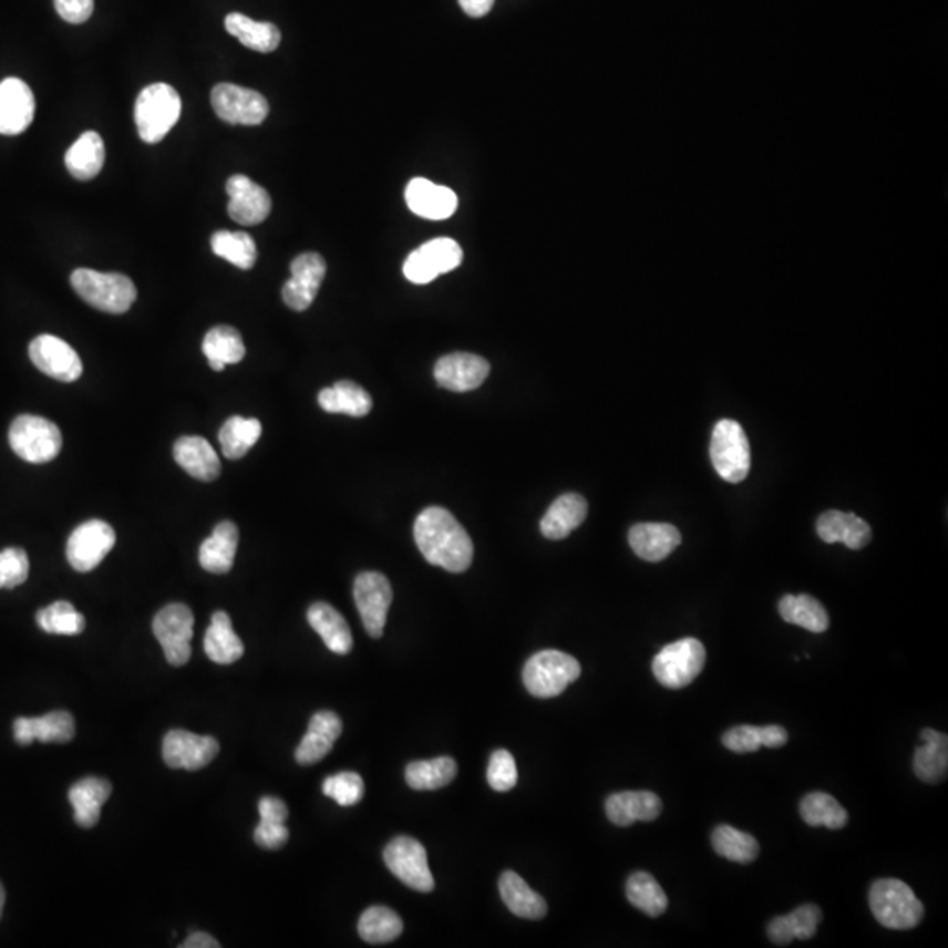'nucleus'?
<instances>
[{
	"instance_id": "f257e3e1",
	"label": "nucleus",
	"mask_w": 948,
	"mask_h": 948,
	"mask_svg": "<svg viewBox=\"0 0 948 948\" xmlns=\"http://www.w3.org/2000/svg\"><path fill=\"white\" fill-rule=\"evenodd\" d=\"M416 546L432 566L464 573L473 563V542L449 509L431 506L415 521Z\"/></svg>"
},
{
	"instance_id": "f03ea898",
	"label": "nucleus",
	"mask_w": 948,
	"mask_h": 948,
	"mask_svg": "<svg viewBox=\"0 0 948 948\" xmlns=\"http://www.w3.org/2000/svg\"><path fill=\"white\" fill-rule=\"evenodd\" d=\"M74 292L92 308L104 313L122 315L136 302V285L120 272H99L94 269H76L71 275Z\"/></svg>"
},
{
	"instance_id": "7ed1b4c3",
	"label": "nucleus",
	"mask_w": 948,
	"mask_h": 948,
	"mask_svg": "<svg viewBox=\"0 0 948 948\" xmlns=\"http://www.w3.org/2000/svg\"><path fill=\"white\" fill-rule=\"evenodd\" d=\"M869 908L882 926L896 931L914 929L924 917V905L910 885L896 878H882L872 885Z\"/></svg>"
},
{
	"instance_id": "20e7f679",
	"label": "nucleus",
	"mask_w": 948,
	"mask_h": 948,
	"mask_svg": "<svg viewBox=\"0 0 948 948\" xmlns=\"http://www.w3.org/2000/svg\"><path fill=\"white\" fill-rule=\"evenodd\" d=\"M182 99L167 83H153L141 92L134 110L137 132L144 143H161L178 123Z\"/></svg>"
},
{
	"instance_id": "39448f33",
	"label": "nucleus",
	"mask_w": 948,
	"mask_h": 948,
	"mask_svg": "<svg viewBox=\"0 0 948 948\" xmlns=\"http://www.w3.org/2000/svg\"><path fill=\"white\" fill-rule=\"evenodd\" d=\"M581 666L575 657L559 650H543L525 662L524 686L534 698L550 699L563 694L580 678Z\"/></svg>"
},
{
	"instance_id": "423d86ee",
	"label": "nucleus",
	"mask_w": 948,
	"mask_h": 948,
	"mask_svg": "<svg viewBox=\"0 0 948 948\" xmlns=\"http://www.w3.org/2000/svg\"><path fill=\"white\" fill-rule=\"evenodd\" d=\"M62 443L60 429L43 416L20 415L9 429V445L18 457L30 464L53 461Z\"/></svg>"
},
{
	"instance_id": "0eeeda50",
	"label": "nucleus",
	"mask_w": 948,
	"mask_h": 948,
	"mask_svg": "<svg viewBox=\"0 0 948 948\" xmlns=\"http://www.w3.org/2000/svg\"><path fill=\"white\" fill-rule=\"evenodd\" d=\"M707 664V650L695 638L666 645L652 662L653 677L666 689H683L694 682Z\"/></svg>"
},
{
	"instance_id": "6e6552de",
	"label": "nucleus",
	"mask_w": 948,
	"mask_h": 948,
	"mask_svg": "<svg viewBox=\"0 0 948 948\" xmlns=\"http://www.w3.org/2000/svg\"><path fill=\"white\" fill-rule=\"evenodd\" d=\"M710 457L720 478L740 483L749 476L750 445L745 431L734 420H720L711 434Z\"/></svg>"
},
{
	"instance_id": "1a4fd4ad",
	"label": "nucleus",
	"mask_w": 948,
	"mask_h": 948,
	"mask_svg": "<svg viewBox=\"0 0 948 948\" xmlns=\"http://www.w3.org/2000/svg\"><path fill=\"white\" fill-rule=\"evenodd\" d=\"M153 635L162 645L171 666L179 668L190 661L194 614L187 605L173 602L162 608L153 618Z\"/></svg>"
},
{
	"instance_id": "9d476101",
	"label": "nucleus",
	"mask_w": 948,
	"mask_h": 948,
	"mask_svg": "<svg viewBox=\"0 0 948 948\" xmlns=\"http://www.w3.org/2000/svg\"><path fill=\"white\" fill-rule=\"evenodd\" d=\"M464 259V251L455 239L436 237L416 248L404 260L403 272L411 284L427 285L437 276L457 269Z\"/></svg>"
},
{
	"instance_id": "9b49d317",
	"label": "nucleus",
	"mask_w": 948,
	"mask_h": 948,
	"mask_svg": "<svg viewBox=\"0 0 948 948\" xmlns=\"http://www.w3.org/2000/svg\"><path fill=\"white\" fill-rule=\"evenodd\" d=\"M383 859L387 868L411 889L419 893L434 890V877L429 868L427 852L422 843L410 836H399L387 845Z\"/></svg>"
},
{
	"instance_id": "f8f14e48",
	"label": "nucleus",
	"mask_w": 948,
	"mask_h": 948,
	"mask_svg": "<svg viewBox=\"0 0 948 948\" xmlns=\"http://www.w3.org/2000/svg\"><path fill=\"white\" fill-rule=\"evenodd\" d=\"M216 116L230 125H260L269 115V102L259 92L234 83H220L212 92Z\"/></svg>"
},
{
	"instance_id": "ddd939ff",
	"label": "nucleus",
	"mask_w": 948,
	"mask_h": 948,
	"mask_svg": "<svg viewBox=\"0 0 948 948\" xmlns=\"http://www.w3.org/2000/svg\"><path fill=\"white\" fill-rule=\"evenodd\" d=\"M353 597L368 635L381 638L394 597L389 578L377 571L360 573L353 585Z\"/></svg>"
},
{
	"instance_id": "4468645a",
	"label": "nucleus",
	"mask_w": 948,
	"mask_h": 948,
	"mask_svg": "<svg viewBox=\"0 0 948 948\" xmlns=\"http://www.w3.org/2000/svg\"><path fill=\"white\" fill-rule=\"evenodd\" d=\"M115 543V529L107 522L89 521L72 530L65 554L72 569L90 573L104 560Z\"/></svg>"
},
{
	"instance_id": "2eb2a0df",
	"label": "nucleus",
	"mask_w": 948,
	"mask_h": 948,
	"mask_svg": "<svg viewBox=\"0 0 948 948\" xmlns=\"http://www.w3.org/2000/svg\"><path fill=\"white\" fill-rule=\"evenodd\" d=\"M218 752H220V743L216 738L199 736L183 729L169 731L162 745L164 761L173 770H203L218 755Z\"/></svg>"
},
{
	"instance_id": "dca6fc26",
	"label": "nucleus",
	"mask_w": 948,
	"mask_h": 948,
	"mask_svg": "<svg viewBox=\"0 0 948 948\" xmlns=\"http://www.w3.org/2000/svg\"><path fill=\"white\" fill-rule=\"evenodd\" d=\"M30 360L32 364L53 380L71 383L83 373L80 356L71 344L56 336L41 334L30 343Z\"/></svg>"
},
{
	"instance_id": "f3484780",
	"label": "nucleus",
	"mask_w": 948,
	"mask_h": 948,
	"mask_svg": "<svg viewBox=\"0 0 948 948\" xmlns=\"http://www.w3.org/2000/svg\"><path fill=\"white\" fill-rule=\"evenodd\" d=\"M292 278L284 285L281 296L285 305L293 311H306L317 299L318 290L326 278L327 264L322 255L308 251L290 264Z\"/></svg>"
},
{
	"instance_id": "a211bd4d",
	"label": "nucleus",
	"mask_w": 948,
	"mask_h": 948,
	"mask_svg": "<svg viewBox=\"0 0 948 948\" xmlns=\"http://www.w3.org/2000/svg\"><path fill=\"white\" fill-rule=\"evenodd\" d=\"M229 194V216L246 227L262 224L271 213V195L245 174H234L227 182Z\"/></svg>"
},
{
	"instance_id": "6ab92c4d",
	"label": "nucleus",
	"mask_w": 948,
	"mask_h": 948,
	"mask_svg": "<svg viewBox=\"0 0 948 948\" xmlns=\"http://www.w3.org/2000/svg\"><path fill=\"white\" fill-rule=\"evenodd\" d=\"M35 99L25 81L6 78L0 83V134L18 136L34 122Z\"/></svg>"
},
{
	"instance_id": "aec40b11",
	"label": "nucleus",
	"mask_w": 948,
	"mask_h": 948,
	"mask_svg": "<svg viewBox=\"0 0 948 948\" xmlns=\"http://www.w3.org/2000/svg\"><path fill=\"white\" fill-rule=\"evenodd\" d=\"M491 373V364L474 353H450L441 357L434 368L436 383L452 392L478 389Z\"/></svg>"
},
{
	"instance_id": "412c9836",
	"label": "nucleus",
	"mask_w": 948,
	"mask_h": 948,
	"mask_svg": "<svg viewBox=\"0 0 948 948\" xmlns=\"http://www.w3.org/2000/svg\"><path fill=\"white\" fill-rule=\"evenodd\" d=\"M404 197L408 208L427 220H446L457 212V194L452 188L436 185L425 178L411 179Z\"/></svg>"
},
{
	"instance_id": "4be33fe9",
	"label": "nucleus",
	"mask_w": 948,
	"mask_h": 948,
	"mask_svg": "<svg viewBox=\"0 0 948 948\" xmlns=\"http://www.w3.org/2000/svg\"><path fill=\"white\" fill-rule=\"evenodd\" d=\"M606 815L615 826L629 827L635 822H652L662 813L661 797L650 791H626L606 800Z\"/></svg>"
},
{
	"instance_id": "5701e85b",
	"label": "nucleus",
	"mask_w": 948,
	"mask_h": 948,
	"mask_svg": "<svg viewBox=\"0 0 948 948\" xmlns=\"http://www.w3.org/2000/svg\"><path fill=\"white\" fill-rule=\"evenodd\" d=\"M13 731L14 740L23 746L30 745L32 741L68 743L76 734V724L69 711H51L38 719L20 717L14 720Z\"/></svg>"
},
{
	"instance_id": "b1692460",
	"label": "nucleus",
	"mask_w": 948,
	"mask_h": 948,
	"mask_svg": "<svg viewBox=\"0 0 948 948\" xmlns=\"http://www.w3.org/2000/svg\"><path fill=\"white\" fill-rule=\"evenodd\" d=\"M341 733H343V722L336 713L318 711L311 717L308 733L297 746L296 761L301 766H311L322 761L331 752Z\"/></svg>"
},
{
	"instance_id": "393cba45",
	"label": "nucleus",
	"mask_w": 948,
	"mask_h": 948,
	"mask_svg": "<svg viewBox=\"0 0 948 948\" xmlns=\"http://www.w3.org/2000/svg\"><path fill=\"white\" fill-rule=\"evenodd\" d=\"M682 534L671 524H636L629 530V545L640 559L661 563L677 550Z\"/></svg>"
},
{
	"instance_id": "a878e982",
	"label": "nucleus",
	"mask_w": 948,
	"mask_h": 948,
	"mask_svg": "<svg viewBox=\"0 0 948 948\" xmlns=\"http://www.w3.org/2000/svg\"><path fill=\"white\" fill-rule=\"evenodd\" d=\"M174 461L192 478L213 482L220 476L221 464L209 441L200 436H183L174 443Z\"/></svg>"
},
{
	"instance_id": "bb28decb",
	"label": "nucleus",
	"mask_w": 948,
	"mask_h": 948,
	"mask_svg": "<svg viewBox=\"0 0 948 948\" xmlns=\"http://www.w3.org/2000/svg\"><path fill=\"white\" fill-rule=\"evenodd\" d=\"M817 534L822 542L843 543L851 550H861L872 542V527L863 518L836 509L821 515Z\"/></svg>"
},
{
	"instance_id": "cd10ccee",
	"label": "nucleus",
	"mask_w": 948,
	"mask_h": 948,
	"mask_svg": "<svg viewBox=\"0 0 948 948\" xmlns=\"http://www.w3.org/2000/svg\"><path fill=\"white\" fill-rule=\"evenodd\" d=\"M239 530L234 522L225 521L216 525L212 536L204 539L199 550V563L203 569L213 575L229 573L236 559Z\"/></svg>"
},
{
	"instance_id": "c85d7f7f",
	"label": "nucleus",
	"mask_w": 948,
	"mask_h": 948,
	"mask_svg": "<svg viewBox=\"0 0 948 948\" xmlns=\"http://www.w3.org/2000/svg\"><path fill=\"white\" fill-rule=\"evenodd\" d=\"M587 501L580 494H564L559 499H555L545 517L542 518L539 529L543 536L548 539L568 538L569 534L580 527L587 518Z\"/></svg>"
},
{
	"instance_id": "c756f323",
	"label": "nucleus",
	"mask_w": 948,
	"mask_h": 948,
	"mask_svg": "<svg viewBox=\"0 0 948 948\" xmlns=\"http://www.w3.org/2000/svg\"><path fill=\"white\" fill-rule=\"evenodd\" d=\"M111 791L113 787L107 780L95 779V776L80 780L72 785L69 791V801L74 808V821L78 826L85 830L97 826L102 805L110 800Z\"/></svg>"
},
{
	"instance_id": "7c9ffc66",
	"label": "nucleus",
	"mask_w": 948,
	"mask_h": 948,
	"mask_svg": "<svg viewBox=\"0 0 948 948\" xmlns=\"http://www.w3.org/2000/svg\"><path fill=\"white\" fill-rule=\"evenodd\" d=\"M309 626L320 635L331 652L347 656L352 652L353 638L343 615L327 602H315L308 610Z\"/></svg>"
},
{
	"instance_id": "2f4dec72",
	"label": "nucleus",
	"mask_w": 948,
	"mask_h": 948,
	"mask_svg": "<svg viewBox=\"0 0 948 948\" xmlns=\"http://www.w3.org/2000/svg\"><path fill=\"white\" fill-rule=\"evenodd\" d=\"M822 920V910L817 905H803L789 915H780L767 924V936L779 947L791 945L792 940H810L817 932Z\"/></svg>"
},
{
	"instance_id": "473e14b6",
	"label": "nucleus",
	"mask_w": 948,
	"mask_h": 948,
	"mask_svg": "<svg viewBox=\"0 0 948 948\" xmlns=\"http://www.w3.org/2000/svg\"><path fill=\"white\" fill-rule=\"evenodd\" d=\"M923 745L917 746L914 755V773L926 783H940L947 779L948 738L935 729H924L920 733Z\"/></svg>"
},
{
	"instance_id": "72a5a7b5",
	"label": "nucleus",
	"mask_w": 948,
	"mask_h": 948,
	"mask_svg": "<svg viewBox=\"0 0 948 948\" xmlns=\"http://www.w3.org/2000/svg\"><path fill=\"white\" fill-rule=\"evenodd\" d=\"M104 161H106L104 141L94 131L81 134L65 153V167H68L72 178L80 179V182L94 179L101 173Z\"/></svg>"
},
{
	"instance_id": "f704fd0d",
	"label": "nucleus",
	"mask_w": 948,
	"mask_h": 948,
	"mask_svg": "<svg viewBox=\"0 0 948 948\" xmlns=\"http://www.w3.org/2000/svg\"><path fill=\"white\" fill-rule=\"evenodd\" d=\"M204 652L213 662L221 666L239 661L245 653V645L234 632L230 617L225 611L213 614L212 624L204 636Z\"/></svg>"
},
{
	"instance_id": "c9c22d12",
	"label": "nucleus",
	"mask_w": 948,
	"mask_h": 948,
	"mask_svg": "<svg viewBox=\"0 0 948 948\" xmlns=\"http://www.w3.org/2000/svg\"><path fill=\"white\" fill-rule=\"evenodd\" d=\"M499 893L504 905L522 919L539 920L548 911L545 899L515 872H504L499 878Z\"/></svg>"
},
{
	"instance_id": "e433bc0d",
	"label": "nucleus",
	"mask_w": 948,
	"mask_h": 948,
	"mask_svg": "<svg viewBox=\"0 0 948 948\" xmlns=\"http://www.w3.org/2000/svg\"><path fill=\"white\" fill-rule=\"evenodd\" d=\"M225 29L239 41L243 47L260 53H271L280 47L281 32L269 22H255L241 13H230L225 18Z\"/></svg>"
},
{
	"instance_id": "4c0bfd02",
	"label": "nucleus",
	"mask_w": 948,
	"mask_h": 948,
	"mask_svg": "<svg viewBox=\"0 0 948 948\" xmlns=\"http://www.w3.org/2000/svg\"><path fill=\"white\" fill-rule=\"evenodd\" d=\"M318 404L327 413L365 416L373 408V399L353 381H338L318 394Z\"/></svg>"
},
{
	"instance_id": "58836bf2",
	"label": "nucleus",
	"mask_w": 948,
	"mask_h": 948,
	"mask_svg": "<svg viewBox=\"0 0 948 948\" xmlns=\"http://www.w3.org/2000/svg\"><path fill=\"white\" fill-rule=\"evenodd\" d=\"M203 353L213 371H224L225 365L237 364L245 359L246 348L239 331L234 327L218 326L204 336Z\"/></svg>"
},
{
	"instance_id": "ea45409f",
	"label": "nucleus",
	"mask_w": 948,
	"mask_h": 948,
	"mask_svg": "<svg viewBox=\"0 0 948 948\" xmlns=\"http://www.w3.org/2000/svg\"><path fill=\"white\" fill-rule=\"evenodd\" d=\"M779 611L785 622L803 627L806 631L821 635L830 629V615L826 608L808 594L783 596Z\"/></svg>"
},
{
	"instance_id": "a19ab883",
	"label": "nucleus",
	"mask_w": 948,
	"mask_h": 948,
	"mask_svg": "<svg viewBox=\"0 0 948 948\" xmlns=\"http://www.w3.org/2000/svg\"><path fill=\"white\" fill-rule=\"evenodd\" d=\"M260 436H262V424L259 420L245 419V416H230L218 432L221 453L230 461L245 457Z\"/></svg>"
},
{
	"instance_id": "79ce46f5",
	"label": "nucleus",
	"mask_w": 948,
	"mask_h": 948,
	"mask_svg": "<svg viewBox=\"0 0 948 948\" xmlns=\"http://www.w3.org/2000/svg\"><path fill=\"white\" fill-rule=\"evenodd\" d=\"M801 818L812 827H827V830H843L847 826V810L839 805L836 797L826 792H812L803 797L800 803Z\"/></svg>"
},
{
	"instance_id": "37998d69",
	"label": "nucleus",
	"mask_w": 948,
	"mask_h": 948,
	"mask_svg": "<svg viewBox=\"0 0 948 948\" xmlns=\"http://www.w3.org/2000/svg\"><path fill=\"white\" fill-rule=\"evenodd\" d=\"M457 776V762L452 758L429 759L408 764L406 782L415 791H437Z\"/></svg>"
},
{
	"instance_id": "c03bdc74",
	"label": "nucleus",
	"mask_w": 948,
	"mask_h": 948,
	"mask_svg": "<svg viewBox=\"0 0 948 948\" xmlns=\"http://www.w3.org/2000/svg\"><path fill=\"white\" fill-rule=\"evenodd\" d=\"M627 899L648 917H661L668 910V896L647 872L632 873L626 885Z\"/></svg>"
},
{
	"instance_id": "a18cd8bd",
	"label": "nucleus",
	"mask_w": 948,
	"mask_h": 948,
	"mask_svg": "<svg viewBox=\"0 0 948 948\" xmlns=\"http://www.w3.org/2000/svg\"><path fill=\"white\" fill-rule=\"evenodd\" d=\"M711 847L720 857L740 864L754 863L761 852L759 842L752 834L731 826L715 827L711 834Z\"/></svg>"
},
{
	"instance_id": "49530a36",
	"label": "nucleus",
	"mask_w": 948,
	"mask_h": 948,
	"mask_svg": "<svg viewBox=\"0 0 948 948\" xmlns=\"http://www.w3.org/2000/svg\"><path fill=\"white\" fill-rule=\"evenodd\" d=\"M404 924L387 906H371L364 914L360 915L359 935L368 944H389L398 940L403 935Z\"/></svg>"
},
{
	"instance_id": "de8ad7c7",
	"label": "nucleus",
	"mask_w": 948,
	"mask_h": 948,
	"mask_svg": "<svg viewBox=\"0 0 948 948\" xmlns=\"http://www.w3.org/2000/svg\"><path fill=\"white\" fill-rule=\"evenodd\" d=\"M212 248L216 257H221L243 271H248L257 262V245L250 234L218 230L213 234Z\"/></svg>"
},
{
	"instance_id": "09e8293b",
	"label": "nucleus",
	"mask_w": 948,
	"mask_h": 948,
	"mask_svg": "<svg viewBox=\"0 0 948 948\" xmlns=\"http://www.w3.org/2000/svg\"><path fill=\"white\" fill-rule=\"evenodd\" d=\"M38 626L50 635L76 636L83 632L86 622L80 611L69 601H56L39 610L35 615Z\"/></svg>"
},
{
	"instance_id": "8fccbe9b",
	"label": "nucleus",
	"mask_w": 948,
	"mask_h": 948,
	"mask_svg": "<svg viewBox=\"0 0 948 948\" xmlns=\"http://www.w3.org/2000/svg\"><path fill=\"white\" fill-rule=\"evenodd\" d=\"M322 791L339 806H353L364 797V780L353 771H341L323 780Z\"/></svg>"
},
{
	"instance_id": "3c124183",
	"label": "nucleus",
	"mask_w": 948,
	"mask_h": 948,
	"mask_svg": "<svg viewBox=\"0 0 948 948\" xmlns=\"http://www.w3.org/2000/svg\"><path fill=\"white\" fill-rule=\"evenodd\" d=\"M30 564L22 548H6L0 552V589H14L25 584Z\"/></svg>"
},
{
	"instance_id": "603ef678",
	"label": "nucleus",
	"mask_w": 948,
	"mask_h": 948,
	"mask_svg": "<svg viewBox=\"0 0 948 948\" xmlns=\"http://www.w3.org/2000/svg\"><path fill=\"white\" fill-rule=\"evenodd\" d=\"M487 780L491 787L497 792L512 791L518 782L517 764L508 750H496L491 755L487 767Z\"/></svg>"
},
{
	"instance_id": "864d4df0",
	"label": "nucleus",
	"mask_w": 948,
	"mask_h": 948,
	"mask_svg": "<svg viewBox=\"0 0 948 948\" xmlns=\"http://www.w3.org/2000/svg\"><path fill=\"white\" fill-rule=\"evenodd\" d=\"M722 745L736 754H752L762 746V728L755 725H740L729 729L722 736Z\"/></svg>"
},
{
	"instance_id": "5fc2aeb1",
	"label": "nucleus",
	"mask_w": 948,
	"mask_h": 948,
	"mask_svg": "<svg viewBox=\"0 0 948 948\" xmlns=\"http://www.w3.org/2000/svg\"><path fill=\"white\" fill-rule=\"evenodd\" d=\"M255 843L266 851H278L285 847V843L290 838L287 826L280 822L260 821L259 826L255 830Z\"/></svg>"
},
{
	"instance_id": "6e6d98bb",
	"label": "nucleus",
	"mask_w": 948,
	"mask_h": 948,
	"mask_svg": "<svg viewBox=\"0 0 948 948\" xmlns=\"http://www.w3.org/2000/svg\"><path fill=\"white\" fill-rule=\"evenodd\" d=\"M56 13L72 25L85 23L94 14V0H53Z\"/></svg>"
},
{
	"instance_id": "4d7b16f0",
	"label": "nucleus",
	"mask_w": 948,
	"mask_h": 948,
	"mask_svg": "<svg viewBox=\"0 0 948 948\" xmlns=\"http://www.w3.org/2000/svg\"><path fill=\"white\" fill-rule=\"evenodd\" d=\"M260 821L280 822L285 824L288 818V808L284 801L278 797L266 796L259 801Z\"/></svg>"
},
{
	"instance_id": "13d9d810",
	"label": "nucleus",
	"mask_w": 948,
	"mask_h": 948,
	"mask_svg": "<svg viewBox=\"0 0 948 948\" xmlns=\"http://www.w3.org/2000/svg\"><path fill=\"white\" fill-rule=\"evenodd\" d=\"M789 734L782 725H766L762 728V746L767 749H782L787 745Z\"/></svg>"
},
{
	"instance_id": "bf43d9fd",
	"label": "nucleus",
	"mask_w": 948,
	"mask_h": 948,
	"mask_svg": "<svg viewBox=\"0 0 948 948\" xmlns=\"http://www.w3.org/2000/svg\"><path fill=\"white\" fill-rule=\"evenodd\" d=\"M496 0H458L462 11L471 18H482L491 13Z\"/></svg>"
},
{
	"instance_id": "052dcab7",
	"label": "nucleus",
	"mask_w": 948,
	"mask_h": 948,
	"mask_svg": "<svg viewBox=\"0 0 948 948\" xmlns=\"http://www.w3.org/2000/svg\"><path fill=\"white\" fill-rule=\"evenodd\" d=\"M220 944L213 938V936L206 935V932H194V935L188 936L185 944H182V948H218Z\"/></svg>"
},
{
	"instance_id": "680f3d73",
	"label": "nucleus",
	"mask_w": 948,
	"mask_h": 948,
	"mask_svg": "<svg viewBox=\"0 0 948 948\" xmlns=\"http://www.w3.org/2000/svg\"><path fill=\"white\" fill-rule=\"evenodd\" d=\"M4 903H6V890H4V887H2V884H0V915H2V910H4Z\"/></svg>"
}]
</instances>
